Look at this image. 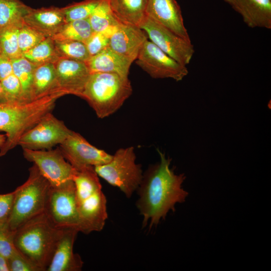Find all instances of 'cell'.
Returning <instances> with one entry per match:
<instances>
[{"instance_id": "6da1fadb", "label": "cell", "mask_w": 271, "mask_h": 271, "mask_svg": "<svg viewBox=\"0 0 271 271\" xmlns=\"http://www.w3.org/2000/svg\"><path fill=\"white\" fill-rule=\"evenodd\" d=\"M160 161L150 167L143 175L138 188L136 203L143 217V227L150 229L164 219L175 205L184 202L188 192L182 188L186 176L176 174L170 167L171 159L158 150Z\"/></svg>"}, {"instance_id": "7a4b0ae2", "label": "cell", "mask_w": 271, "mask_h": 271, "mask_svg": "<svg viewBox=\"0 0 271 271\" xmlns=\"http://www.w3.org/2000/svg\"><path fill=\"white\" fill-rule=\"evenodd\" d=\"M65 95L60 91L30 102L0 104V131L5 132L6 137L0 147V157L18 146L21 137L44 115L52 112L57 100Z\"/></svg>"}, {"instance_id": "3957f363", "label": "cell", "mask_w": 271, "mask_h": 271, "mask_svg": "<svg viewBox=\"0 0 271 271\" xmlns=\"http://www.w3.org/2000/svg\"><path fill=\"white\" fill-rule=\"evenodd\" d=\"M64 229L54 226L44 213L14 231V245L39 271H46Z\"/></svg>"}, {"instance_id": "277c9868", "label": "cell", "mask_w": 271, "mask_h": 271, "mask_svg": "<svg viewBox=\"0 0 271 271\" xmlns=\"http://www.w3.org/2000/svg\"><path fill=\"white\" fill-rule=\"evenodd\" d=\"M132 88L128 77L113 73H91L81 98L97 117H106L116 112L131 95Z\"/></svg>"}, {"instance_id": "5b68a950", "label": "cell", "mask_w": 271, "mask_h": 271, "mask_svg": "<svg viewBox=\"0 0 271 271\" xmlns=\"http://www.w3.org/2000/svg\"><path fill=\"white\" fill-rule=\"evenodd\" d=\"M50 186L35 165L30 168L27 181L14 191L12 208L7 220L12 230L44 213Z\"/></svg>"}, {"instance_id": "8992f818", "label": "cell", "mask_w": 271, "mask_h": 271, "mask_svg": "<svg viewBox=\"0 0 271 271\" xmlns=\"http://www.w3.org/2000/svg\"><path fill=\"white\" fill-rule=\"evenodd\" d=\"M136 159L133 147L120 148L108 162L94 168L98 176L129 198L138 189L143 177L141 166Z\"/></svg>"}, {"instance_id": "52a82bcc", "label": "cell", "mask_w": 271, "mask_h": 271, "mask_svg": "<svg viewBox=\"0 0 271 271\" xmlns=\"http://www.w3.org/2000/svg\"><path fill=\"white\" fill-rule=\"evenodd\" d=\"M44 214L54 226L63 229L74 228L79 232L75 187L73 180L58 187L50 186Z\"/></svg>"}, {"instance_id": "ba28073f", "label": "cell", "mask_w": 271, "mask_h": 271, "mask_svg": "<svg viewBox=\"0 0 271 271\" xmlns=\"http://www.w3.org/2000/svg\"><path fill=\"white\" fill-rule=\"evenodd\" d=\"M136 64L155 79L182 80L188 74L186 66L169 56L150 40H147L136 60Z\"/></svg>"}, {"instance_id": "9c48e42d", "label": "cell", "mask_w": 271, "mask_h": 271, "mask_svg": "<svg viewBox=\"0 0 271 271\" xmlns=\"http://www.w3.org/2000/svg\"><path fill=\"white\" fill-rule=\"evenodd\" d=\"M150 41L169 56L187 66L194 54L191 41H188L147 16L140 26Z\"/></svg>"}, {"instance_id": "30bf717a", "label": "cell", "mask_w": 271, "mask_h": 271, "mask_svg": "<svg viewBox=\"0 0 271 271\" xmlns=\"http://www.w3.org/2000/svg\"><path fill=\"white\" fill-rule=\"evenodd\" d=\"M24 158L36 166L51 186L58 187L73 180L76 170L65 159L59 148L54 150L23 149Z\"/></svg>"}, {"instance_id": "8fae6325", "label": "cell", "mask_w": 271, "mask_h": 271, "mask_svg": "<svg viewBox=\"0 0 271 271\" xmlns=\"http://www.w3.org/2000/svg\"><path fill=\"white\" fill-rule=\"evenodd\" d=\"M71 131L62 120L49 112L21 137L18 145L32 150H50L63 143Z\"/></svg>"}, {"instance_id": "7c38bea8", "label": "cell", "mask_w": 271, "mask_h": 271, "mask_svg": "<svg viewBox=\"0 0 271 271\" xmlns=\"http://www.w3.org/2000/svg\"><path fill=\"white\" fill-rule=\"evenodd\" d=\"M59 149L65 159L76 170L106 164L112 156L92 146L80 134L72 130L59 145Z\"/></svg>"}, {"instance_id": "4fadbf2b", "label": "cell", "mask_w": 271, "mask_h": 271, "mask_svg": "<svg viewBox=\"0 0 271 271\" xmlns=\"http://www.w3.org/2000/svg\"><path fill=\"white\" fill-rule=\"evenodd\" d=\"M79 232L88 234L103 229L107 218V201L102 190L76 198Z\"/></svg>"}, {"instance_id": "5bb4252c", "label": "cell", "mask_w": 271, "mask_h": 271, "mask_svg": "<svg viewBox=\"0 0 271 271\" xmlns=\"http://www.w3.org/2000/svg\"><path fill=\"white\" fill-rule=\"evenodd\" d=\"M58 87L81 97L91 72L85 62L60 58L54 63Z\"/></svg>"}, {"instance_id": "9a60e30c", "label": "cell", "mask_w": 271, "mask_h": 271, "mask_svg": "<svg viewBox=\"0 0 271 271\" xmlns=\"http://www.w3.org/2000/svg\"><path fill=\"white\" fill-rule=\"evenodd\" d=\"M147 16L182 38L191 41L180 6L176 0H148Z\"/></svg>"}, {"instance_id": "2e32d148", "label": "cell", "mask_w": 271, "mask_h": 271, "mask_svg": "<svg viewBox=\"0 0 271 271\" xmlns=\"http://www.w3.org/2000/svg\"><path fill=\"white\" fill-rule=\"evenodd\" d=\"M148 38L140 27L120 24L110 37L108 47L133 62Z\"/></svg>"}, {"instance_id": "e0dca14e", "label": "cell", "mask_w": 271, "mask_h": 271, "mask_svg": "<svg viewBox=\"0 0 271 271\" xmlns=\"http://www.w3.org/2000/svg\"><path fill=\"white\" fill-rule=\"evenodd\" d=\"M79 231L74 228L64 229L46 271H79L83 262L74 253L73 246Z\"/></svg>"}, {"instance_id": "ac0fdd59", "label": "cell", "mask_w": 271, "mask_h": 271, "mask_svg": "<svg viewBox=\"0 0 271 271\" xmlns=\"http://www.w3.org/2000/svg\"><path fill=\"white\" fill-rule=\"evenodd\" d=\"M251 28L271 29V0H224Z\"/></svg>"}, {"instance_id": "d6986e66", "label": "cell", "mask_w": 271, "mask_h": 271, "mask_svg": "<svg viewBox=\"0 0 271 271\" xmlns=\"http://www.w3.org/2000/svg\"><path fill=\"white\" fill-rule=\"evenodd\" d=\"M23 23L46 37H52L66 23L62 8L56 7L31 8Z\"/></svg>"}, {"instance_id": "ffe728a7", "label": "cell", "mask_w": 271, "mask_h": 271, "mask_svg": "<svg viewBox=\"0 0 271 271\" xmlns=\"http://www.w3.org/2000/svg\"><path fill=\"white\" fill-rule=\"evenodd\" d=\"M132 62L120 55L109 47L90 57L85 62L91 73H113L128 77Z\"/></svg>"}, {"instance_id": "44dd1931", "label": "cell", "mask_w": 271, "mask_h": 271, "mask_svg": "<svg viewBox=\"0 0 271 271\" xmlns=\"http://www.w3.org/2000/svg\"><path fill=\"white\" fill-rule=\"evenodd\" d=\"M111 11L120 24L141 25L147 17L148 0H108Z\"/></svg>"}, {"instance_id": "7402d4cb", "label": "cell", "mask_w": 271, "mask_h": 271, "mask_svg": "<svg viewBox=\"0 0 271 271\" xmlns=\"http://www.w3.org/2000/svg\"><path fill=\"white\" fill-rule=\"evenodd\" d=\"M60 91L63 92L58 87L54 63L35 65L33 81L34 99Z\"/></svg>"}, {"instance_id": "603a6c76", "label": "cell", "mask_w": 271, "mask_h": 271, "mask_svg": "<svg viewBox=\"0 0 271 271\" xmlns=\"http://www.w3.org/2000/svg\"><path fill=\"white\" fill-rule=\"evenodd\" d=\"M13 73L19 80L22 86L23 102L34 100L33 93V74L35 65L22 56L12 59Z\"/></svg>"}, {"instance_id": "cb8c5ba5", "label": "cell", "mask_w": 271, "mask_h": 271, "mask_svg": "<svg viewBox=\"0 0 271 271\" xmlns=\"http://www.w3.org/2000/svg\"><path fill=\"white\" fill-rule=\"evenodd\" d=\"M93 31L88 19L66 22L52 38L55 41H75L85 43Z\"/></svg>"}, {"instance_id": "d4e9b609", "label": "cell", "mask_w": 271, "mask_h": 271, "mask_svg": "<svg viewBox=\"0 0 271 271\" xmlns=\"http://www.w3.org/2000/svg\"><path fill=\"white\" fill-rule=\"evenodd\" d=\"M31 8L21 0H0V30L22 23Z\"/></svg>"}, {"instance_id": "484cf974", "label": "cell", "mask_w": 271, "mask_h": 271, "mask_svg": "<svg viewBox=\"0 0 271 271\" xmlns=\"http://www.w3.org/2000/svg\"><path fill=\"white\" fill-rule=\"evenodd\" d=\"M22 56L35 65L54 63L60 58L55 41L51 37H46L33 48L23 53Z\"/></svg>"}, {"instance_id": "4316f807", "label": "cell", "mask_w": 271, "mask_h": 271, "mask_svg": "<svg viewBox=\"0 0 271 271\" xmlns=\"http://www.w3.org/2000/svg\"><path fill=\"white\" fill-rule=\"evenodd\" d=\"M23 22L0 30V54L11 59L22 56L18 44V34Z\"/></svg>"}, {"instance_id": "83f0119b", "label": "cell", "mask_w": 271, "mask_h": 271, "mask_svg": "<svg viewBox=\"0 0 271 271\" xmlns=\"http://www.w3.org/2000/svg\"><path fill=\"white\" fill-rule=\"evenodd\" d=\"M59 58L86 62L90 55L84 43L75 41H55Z\"/></svg>"}, {"instance_id": "f1b7e54d", "label": "cell", "mask_w": 271, "mask_h": 271, "mask_svg": "<svg viewBox=\"0 0 271 271\" xmlns=\"http://www.w3.org/2000/svg\"><path fill=\"white\" fill-rule=\"evenodd\" d=\"M93 32H101L120 24L113 16L108 0H103L88 18Z\"/></svg>"}, {"instance_id": "f546056e", "label": "cell", "mask_w": 271, "mask_h": 271, "mask_svg": "<svg viewBox=\"0 0 271 271\" xmlns=\"http://www.w3.org/2000/svg\"><path fill=\"white\" fill-rule=\"evenodd\" d=\"M103 0H84L62 8L66 22L87 19Z\"/></svg>"}, {"instance_id": "4dcf8cb0", "label": "cell", "mask_w": 271, "mask_h": 271, "mask_svg": "<svg viewBox=\"0 0 271 271\" xmlns=\"http://www.w3.org/2000/svg\"><path fill=\"white\" fill-rule=\"evenodd\" d=\"M46 38L23 22L18 34V44L21 54L32 49Z\"/></svg>"}, {"instance_id": "1f68e13d", "label": "cell", "mask_w": 271, "mask_h": 271, "mask_svg": "<svg viewBox=\"0 0 271 271\" xmlns=\"http://www.w3.org/2000/svg\"><path fill=\"white\" fill-rule=\"evenodd\" d=\"M0 82L8 102H23L21 84L13 73Z\"/></svg>"}, {"instance_id": "d6a6232c", "label": "cell", "mask_w": 271, "mask_h": 271, "mask_svg": "<svg viewBox=\"0 0 271 271\" xmlns=\"http://www.w3.org/2000/svg\"><path fill=\"white\" fill-rule=\"evenodd\" d=\"M14 234L7 220L0 221V254L7 259L17 250L14 243Z\"/></svg>"}, {"instance_id": "836d02e7", "label": "cell", "mask_w": 271, "mask_h": 271, "mask_svg": "<svg viewBox=\"0 0 271 271\" xmlns=\"http://www.w3.org/2000/svg\"><path fill=\"white\" fill-rule=\"evenodd\" d=\"M110 38L104 31L93 32L84 43L90 57L98 54L108 47Z\"/></svg>"}, {"instance_id": "e575fe53", "label": "cell", "mask_w": 271, "mask_h": 271, "mask_svg": "<svg viewBox=\"0 0 271 271\" xmlns=\"http://www.w3.org/2000/svg\"><path fill=\"white\" fill-rule=\"evenodd\" d=\"M10 271H39L18 250L8 258Z\"/></svg>"}, {"instance_id": "d590c367", "label": "cell", "mask_w": 271, "mask_h": 271, "mask_svg": "<svg viewBox=\"0 0 271 271\" xmlns=\"http://www.w3.org/2000/svg\"><path fill=\"white\" fill-rule=\"evenodd\" d=\"M14 192L0 194V221L8 220L13 202Z\"/></svg>"}, {"instance_id": "8d00e7d4", "label": "cell", "mask_w": 271, "mask_h": 271, "mask_svg": "<svg viewBox=\"0 0 271 271\" xmlns=\"http://www.w3.org/2000/svg\"><path fill=\"white\" fill-rule=\"evenodd\" d=\"M13 73L12 59L0 54V81Z\"/></svg>"}, {"instance_id": "74e56055", "label": "cell", "mask_w": 271, "mask_h": 271, "mask_svg": "<svg viewBox=\"0 0 271 271\" xmlns=\"http://www.w3.org/2000/svg\"><path fill=\"white\" fill-rule=\"evenodd\" d=\"M0 271H10L8 259L0 254Z\"/></svg>"}, {"instance_id": "f35d334b", "label": "cell", "mask_w": 271, "mask_h": 271, "mask_svg": "<svg viewBox=\"0 0 271 271\" xmlns=\"http://www.w3.org/2000/svg\"><path fill=\"white\" fill-rule=\"evenodd\" d=\"M8 102L6 95L3 91L0 82V104Z\"/></svg>"}, {"instance_id": "ab89813d", "label": "cell", "mask_w": 271, "mask_h": 271, "mask_svg": "<svg viewBox=\"0 0 271 271\" xmlns=\"http://www.w3.org/2000/svg\"><path fill=\"white\" fill-rule=\"evenodd\" d=\"M6 137L4 134H0V147L4 144Z\"/></svg>"}]
</instances>
